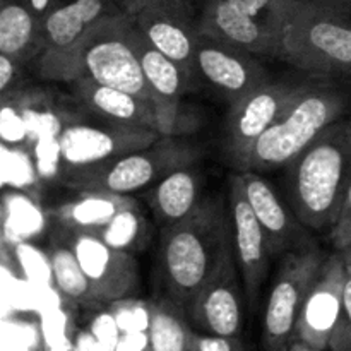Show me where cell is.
<instances>
[{"instance_id":"cell-1","label":"cell","mask_w":351,"mask_h":351,"mask_svg":"<svg viewBox=\"0 0 351 351\" xmlns=\"http://www.w3.org/2000/svg\"><path fill=\"white\" fill-rule=\"evenodd\" d=\"M235 259L230 208L208 197L189 216L167 226L161 267L171 300L187 311L197 291Z\"/></svg>"},{"instance_id":"cell-2","label":"cell","mask_w":351,"mask_h":351,"mask_svg":"<svg viewBox=\"0 0 351 351\" xmlns=\"http://www.w3.org/2000/svg\"><path fill=\"white\" fill-rule=\"evenodd\" d=\"M351 182V122H336L288 165L291 211L311 230L329 228Z\"/></svg>"},{"instance_id":"cell-3","label":"cell","mask_w":351,"mask_h":351,"mask_svg":"<svg viewBox=\"0 0 351 351\" xmlns=\"http://www.w3.org/2000/svg\"><path fill=\"white\" fill-rule=\"evenodd\" d=\"M136 23L129 14L110 17L93 27L69 53L38 62V74L48 81L72 82L89 77L149 99V88L134 47ZM153 103V101H151Z\"/></svg>"},{"instance_id":"cell-4","label":"cell","mask_w":351,"mask_h":351,"mask_svg":"<svg viewBox=\"0 0 351 351\" xmlns=\"http://www.w3.org/2000/svg\"><path fill=\"white\" fill-rule=\"evenodd\" d=\"M285 47L297 69L351 75V0H293Z\"/></svg>"},{"instance_id":"cell-5","label":"cell","mask_w":351,"mask_h":351,"mask_svg":"<svg viewBox=\"0 0 351 351\" xmlns=\"http://www.w3.org/2000/svg\"><path fill=\"white\" fill-rule=\"evenodd\" d=\"M343 96L326 84L298 86L276 122L256 141L240 171H267L288 167L315 139L338 122Z\"/></svg>"},{"instance_id":"cell-6","label":"cell","mask_w":351,"mask_h":351,"mask_svg":"<svg viewBox=\"0 0 351 351\" xmlns=\"http://www.w3.org/2000/svg\"><path fill=\"white\" fill-rule=\"evenodd\" d=\"M293 0H206L199 31L256 57L285 60Z\"/></svg>"},{"instance_id":"cell-7","label":"cell","mask_w":351,"mask_h":351,"mask_svg":"<svg viewBox=\"0 0 351 351\" xmlns=\"http://www.w3.org/2000/svg\"><path fill=\"white\" fill-rule=\"evenodd\" d=\"M197 156V147L161 136L151 146L98 167L64 171V177L69 187L82 194L130 195L153 187L178 168L192 167Z\"/></svg>"},{"instance_id":"cell-8","label":"cell","mask_w":351,"mask_h":351,"mask_svg":"<svg viewBox=\"0 0 351 351\" xmlns=\"http://www.w3.org/2000/svg\"><path fill=\"white\" fill-rule=\"evenodd\" d=\"M324 259L326 254L314 243L297 247L285 256L264 314L267 351H285L293 341L298 315Z\"/></svg>"},{"instance_id":"cell-9","label":"cell","mask_w":351,"mask_h":351,"mask_svg":"<svg viewBox=\"0 0 351 351\" xmlns=\"http://www.w3.org/2000/svg\"><path fill=\"white\" fill-rule=\"evenodd\" d=\"M161 137L158 130L99 119L96 123H71L58 137L64 171L98 167L123 154L151 146Z\"/></svg>"},{"instance_id":"cell-10","label":"cell","mask_w":351,"mask_h":351,"mask_svg":"<svg viewBox=\"0 0 351 351\" xmlns=\"http://www.w3.org/2000/svg\"><path fill=\"white\" fill-rule=\"evenodd\" d=\"M195 79L228 99L230 105L269 81L256 55L199 31L194 57Z\"/></svg>"},{"instance_id":"cell-11","label":"cell","mask_w":351,"mask_h":351,"mask_svg":"<svg viewBox=\"0 0 351 351\" xmlns=\"http://www.w3.org/2000/svg\"><path fill=\"white\" fill-rule=\"evenodd\" d=\"M298 86L271 82L259 86L232 103L226 120V151L239 168L256 141L276 122Z\"/></svg>"},{"instance_id":"cell-12","label":"cell","mask_w":351,"mask_h":351,"mask_svg":"<svg viewBox=\"0 0 351 351\" xmlns=\"http://www.w3.org/2000/svg\"><path fill=\"white\" fill-rule=\"evenodd\" d=\"M95 293L96 304L127 298L137 288L139 266L127 250L115 249L95 233L75 232L71 242Z\"/></svg>"},{"instance_id":"cell-13","label":"cell","mask_w":351,"mask_h":351,"mask_svg":"<svg viewBox=\"0 0 351 351\" xmlns=\"http://www.w3.org/2000/svg\"><path fill=\"white\" fill-rule=\"evenodd\" d=\"M120 14L125 12L115 0H50L41 17L43 51L38 62L64 57L93 27Z\"/></svg>"},{"instance_id":"cell-14","label":"cell","mask_w":351,"mask_h":351,"mask_svg":"<svg viewBox=\"0 0 351 351\" xmlns=\"http://www.w3.org/2000/svg\"><path fill=\"white\" fill-rule=\"evenodd\" d=\"M345 283L346 269L339 252L326 256L298 315L295 339H300L315 350L329 348L341 312Z\"/></svg>"},{"instance_id":"cell-15","label":"cell","mask_w":351,"mask_h":351,"mask_svg":"<svg viewBox=\"0 0 351 351\" xmlns=\"http://www.w3.org/2000/svg\"><path fill=\"white\" fill-rule=\"evenodd\" d=\"M230 215L233 228V249L242 276L243 291L250 304H256L261 287L269 271V245L259 219L254 215L243 192L239 173L230 177Z\"/></svg>"},{"instance_id":"cell-16","label":"cell","mask_w":351,"mask_h":351,"mask_svg":"<svg viewBox=\"0 0 351 351\" xmlns=\"http://www.w3.org/2000/svg\"><path fill=\"white\" fill-rule=\"evenodd\" d=\"M242 288L237 259H232L187 307L194 324L206 335L237 338L242 329Z\"/></svg>"},{"instance_id":"cell-17","label":"cell","mask_w":351,"mask_h":351,"mask_svg":"<svg viewBox=\"0 0 351 351\" xmlns=\"http://www.w3.org/2000/svg\"><path fill=\"white\" fill-rule=\"evenodd\" d=\"M134 47L149 88L151 101L156 110L158 132L163 137H171L177 132L180 101L192 81L191 74L177 62L151 47L137 26Z\"/></svg>"},{"instance_id":"cell-18","label":"cell","mask_w":351,"mask_h":351,"mask_svg":"<svg viewBox=\"0 0 351 351\" xmlns=\"http://www.w3.org/2000/svg\"><path fill=\"white\" fill-rule=\"evenodd\" d=\"M192 7L151 5L132 16L137 29L147 43L177 62L195 79L194 57L199 26L192 19Z\"/></svg>"},{"instance_id":"cell-19","label":"cell","mask_w":351,"mask_h":351,"mask_svg":"<svg viewBox=\"0 0 351 351\" xmlns=\"http://www.w3.org/2000/svg\"><path fill=\"white\" fill-rule=\"evenodd\" d=\"M239 177L247 201L266 233L271 256L305 245L307 233L302 228V221L283 204L274 189L257 171H239Z\"/></svg>"},{"instance_id":"cell-20","label":"cell","mask_w":351,"mask_h":351,"mask_svg":"<svg viewBox=\"0 0 351 351\" xmlns=\"http://www.w3.org/2000/svg\"><path fill=\"white\" fill-rule=\"evenodd\" d=\"M69 84L75 98L99 119L158 130L156 110L149 99H144L123 89L99 84L89 77L74 79Z\"/></svg>"},{"instance_id":"cell-21","label":"cell","mask_w":351,"mask_h":351,"mask_svg":"<svg viewBox=\"0 0 351 351\" xmlns=\"http://www.w3.org/2000/svg\"><path fill=\"white\" fill-rule=\"evenodd\" d=\"M41 51V24L27 0H0V53L23 65Z\"/></svg>"},{"instance_id":"cell-22","label":"cell","mask_w":351,"mask_h":351,"mask_svg":"<svg viewBox=\"0 0 351 351\" xmlns=\"http://www.w3.org/2000/svg\"><path fill=\"white\" fill-rule=\"evenodd\" d=\"M199 175L192 167L178 168L151 189V208L163 225L171 226L191 215L199 204Z\"/></svg>"},{"instance_id":"cell-23","label":"cell","mask_w":351,"mask_h":351,"mask_svg":"<svg viewBox=\"0 0 351 351\" xmlns=\"http://www.w3.org/2000/svg\"><path fill=\"white\" fill-rule=\"evenodd\" d=\"M134 206H137V202L130 195L93 192V194H82V197L65 204L58 211V216L74 232L98 233L120 211Z\"/></svg>"},{"instance_id":"cell-24","label":"cell","mask_w":351,"mask_h":351,"mask_svg":"<svg viewBox=\"0 0 351 351\" xmlns=\"http://www.w3.org/2000/svg\"><path fill=\"white\" fill-rule=\"evenodd\" d=\"M171 298L153 304L149 326L151 351H191L192 331Z\"/></svg>"},{"instance_id":"cell-25","label":"cell","mask_w":351,"mask_h":351,"mask_svg":"<svg viewBox=\"0 0 351 351\" xmlns=\"http://www.w3.org/2000/svg\"><path fill=\"white\" fill-rule=\"evenodd\" d=\"M50 264L55 287L65 300L74 304H96L91 283L71 243L69 247L55 245L50 252Z\"/></svg>"},{"instance_id":"cell-26","label":"cell","mask_w":351,"mask_h":351,"mask_svg":"<svg viewBox=\"0 0 351 351\" xmlns=\"http://www.w3.org/2000/svg\"><path fill=\"white\" fill-rule=\"evenodd\" d=\"M144 233H146L144 218L137 206H134V208L120 211L105 228H101L95 235H98L110 247L129 250L130 247H136L143 240Z\"/></svg>"},{"instance_id":"cell-27","label":"cell","mask_w":351,"mask_h":351,"mask_svg":"<svg viewBox=\"0 0 351 351\" xmlns=\"http://www.w3.org/2000/svg\"><path fill=\"white\" fill-rule=\"evenodd\" d=\"M108 311L117 321V324H119L122 335L123 332L149 331L153 305L137 300V298L127 297L112 302Z\"/></svg>"},{"instance_id":"cell-28","label":"cell","mask_w":351,"mask_h":351,"mask_svg":"<svg viewBox=\"0 0 351 351\" xmlns=\"http://www.w3.org/2000/svg\"><path fill=\"white\" fill-rule=\"evenodd\" d=\"M329 350L351 351V276L348 273H346L345 291H343L341 312H339L338 324L329 343Z\"/></svg>"},{"instance_id":"cell-29","label":"cell","mask_w":351,"mask_h":351,"mask_svg":"<svg viewBox=\"0 0 351 351\" xmlns=\"http://www.w3.org/2000/svg\"><path fill=\"white\" fill-rule=\"evenodd\" d=\"M329 239L336 250L345 249L348 243H351V182L345 199L339 206L338 215H336L332 225L329 226Z\"/></svg>"},{"instance_id":"cell-30","label":"cell","mask_w":351,"mask_h":351,"mask_svg":"<svg viewBox=\"0 0 351 351\" xmlns=\"http://www.w3.org/2000/svg\"><path fill=\"white\" fill-rule=\"evenodd\" d=\"M89 331L98 339V343L105 351H115L120 336H122V331H120L119 324L113 319V315L110 314V311L105 312V314L96 315L91 321Z\"/></svg>"},{"instance_id":"cell-31","label":"cell","mask_w":351,"mask_h":351,"mask_svg":"<svg viewBox=\"0 0 351 351\" xmlns=\"http://www.w3.org/2000/svg\"><path fill=\"white\" fill-rule=\"evenodd\" d=\"M17 256H19L21 264H23L24 271L27 273V276L31 278H50L51 274V264L50 257L45 259L40 252H38L34 247L26 245V243H21L17 247Z\"/></svg>"},{"instance_id":"cell-32","label":"cell","mask_w":351,"mask_h":351,"mask_svg":"<svg viewBox=\"0 0 351 351\" xmlns=\"http://www.w3.org/2000/svg\"><path fill=\"white\" fill-rule=\"evenodd\" d=\"M0 123H2V137L5 143L16 144L26 137V122L12 105H7V101H3Z\"/></svg>"},{"instance_id":"cell-33","label":"cell","mask_w":351,"mask_h":351,"mask_svg":"<svg viewBox=\"0 0 351 351\" xmlns=\"http://www.w3.org/2000/svg\"><path fill=\"white\" fill-rule=\"evenodd\" d=\"M191 351H243V346L237 338L192 332Z\"/></svg>"},{"instance_id":"cell-34","label":"cell","mask_w":351,"mask_h":351,"mask_svg":"<svg viewBox=\"0 0 351 351\" xmlns=\"http://www.w3.org/2000/svg\"><path fill=\"white\" fill-rule=\"evenodd\" d=\"M21 64L5 53H0V93L2 98L7 99L10 88H14L17 74H19Z\"/></svg>"},{"instance_id":"cell-35","label":"cell","mask_w":351,"mask_h":351,"mask_svg":"<svg viewBox=\"0 0 351 351\" xmlns=\"http://www.w3.org/2000/svg\"><path fill=\"white\" fill-rule=\"evenodd\" d=\"M119 3L120 9L123 10L129 16H136L137 12H141L143 9L151 5H161V3H167V5H184V7H192L191 0H115Z\"/></svg>"},{"instance_id":"cell-36","label":"cell","mask_w":351,"mask_h":351,"mask_svg":"<svg viewBox=\"0 0 351 351\" xmlns=\"http://www.w3.org/2000/svg\"><path fill=\"white\" fill-rule=\"evenodd\" d=\"M115 351H151L149 332H123Z\"/></svg>"},{"instance_id":"cell-37","label":"cell","mask_w":351,"mask_h":351,"mask_svg":"<svg viewBox=\"0 0 351 351\" xmlns=\"http://www.w3.org/2000/svg\"><path fill=\"white\" fill-rule=\"evenodd\" d=\"M74 345L77 351H105L89 329H82V331L75 332Z\"/></svg>"},{"instance_id":"cell-38","label":"cell","mask_w":351,"mask_h":351,"mask_svg":"<svg viewBox=\"0 0 351 351\" xmlns=\"http://www.w3.org/2000/svg\"><path fill=\"white\" fill-rule=\"evenodd\" d=\"M27 3H29L31 9H33V12L36 14V17L40 19V24H41V17H43L45 12H47L50 0H27Z\"/></svg>"},{"instance_id":"cell-39","label":"cell","mask_w":351,"mask_h":351,"mask_svg":"<svg viewBox=\"0 0 351 351\" xmlns=\"http://www.w3.org/2000/svg\"><path fill=\"white\" fill-rule=\"evenodd\" d=\"M285 351H321V350H315L314 346L307 345V343L300 341V339H295V341H291L290 346H288Z\"/></svg>"},{"instance_id":"cell-40","label":"cell","mask_w":351,"mask_h":351,"mask_svg":"<svg viewBox=\"0 0 351 351\" xmlns=\"http://www.w3.org/2000/svg\"><path fill=\"white\" fill-rule=\"evenodd\" d=\"M338 252H339V256H341L343 264H345L346 273H348L350 276H351V243H348V245H346L345 249L338 250Z\"/></svg>"},{"instance_id":"cell-41","label":"cell","mask_w":351,"mask_h":351,"mask_svg":"<svg viewBox=\"0 0 351 351\" xmlns=\"http://www.w3.org/2000/svg\"><path fill=\"white\" fill-rule=\"evenodd\" d=\"M62 351H77V348H75V345H74V343H72V345L69 346V348H65V350H62Z\"/></svg>"}]
</instances>
